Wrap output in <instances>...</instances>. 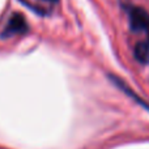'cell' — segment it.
Masks as SVG:
<instances>
[{
    "instance_id": "obj_1",
    "label": "cell",
    "mask_w": 149,
    "mask_h": 149,
    "mask_svg": "<svg viewBox=\"0 0 149 149\" xmlns=\"http://www.w3.org/2000/svg\"><path fill=\"white\" fill-rule=\"evenodd\" d=\"M26 31H28V24L25 17L21 13H13L8 20L5 28L3 29L1 38H9L17 34H24Z\"/></svg>"
},
{
    "instance_id": "obj_2",
    "label": "cell",
    "mask_w": 149,
    "mask_h": 149,
    "mask_svg": "<svg viewBox=\"0 0 149 149\" xmlns=\"http://www.w3.org/2000/svg\"><path fill=\"white\" fill-rule=\"evenodd\" d=\"M131 28L135 31H149V15L143 8H132L130 10Z\"/></svg>"
},
{
    "instance_id": "obj_3",
    "label": "cell",
    "mask_w": 149,
    "mask_h": 149,
    "mask_svg": "<svg viewBox=\"0 0 149 149\" xmlns=\"http://www.w3.org/2000/svg\"><path fill=\"white\" fill-rule=\"evenodd\" d=\"M135 56L139 62L149 63V41L139 42L135 47Z\"/></svg>"
},
{
    "instance_id": "obj_4",
    "label": "cell",
    "mask_w": 149,
    "mask_h": 149,
    "mask_svg": "<svg viewBox=\"0 0 149 149\" xmlns=\"http://www.w3.org/2000/svg\"><path fill=\"white\" fill-rule=\"evenodd\" d=\"M46 1H58V0H46Z\"/></svg>"
}]
</instances>
